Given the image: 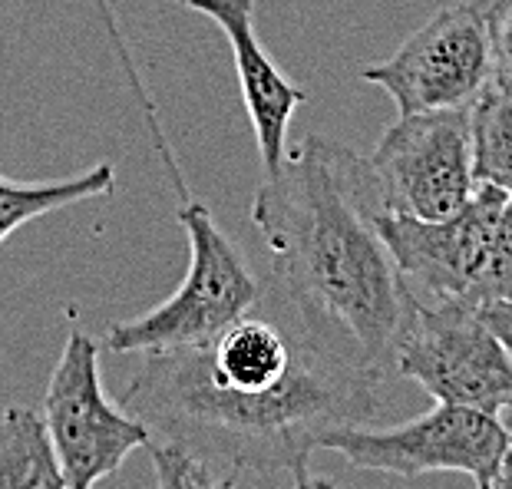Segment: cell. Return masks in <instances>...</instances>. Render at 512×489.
<instances>
[{"instance_id":"cell-3","label":"cell","mask_w":512,"mask_h":489,"mask_svg":"<svg viewBox=\"0 0 512 489\" xmlns=\"http://www.w3.org/2000/svg\"><path fill=\"white\" fill-rule=\"evenodd\" d=\"M410 295L427 304H486L512 298V195L479 182L450 219L377 215Z\"/></svg>"},{"instance_id":"cell-5","label":"cell","mask_w":512,"mask_h":489,"mask_svg":"<svg viewBox=\"0 0 512 489\" xmlns=\"http://www.w3.org/2000/svg\"><path fill=\"white\" fill-rule=\"evenodd\" d=\"M380 209L403 219L440 222L476 192L473 106L410 113L387 126L367 156Z\"/></svg>"},{"instance_id":"cell-11","label":"cell","mask_w":512,"mask_h":489,"mask_svg":"<svg viewBox=\"0 0 512 489\" xmlns=\"http://www.w3.org/2000/svg\"><path fill=\"white\" fill-rule=\"evenodd\" d=\"M0 489H70L47 420L30 407L0 414Z\"/></svg>"},{"instance_id":"cell-2","label":"cell","mask_w":512,"mask_h":489,"mask_svg":"<svg viewBox=\"0 0 512 489\" xmlns=\"http://www.w3.org/2000/svg\"><path fill=\"white\" fill-rule=\"evenodd\" d=\"M380 212L367 159L324 136L288 149L285 166L265 176L252 199V222L288 308L387 380L417 298L380 235Z\"/></svg>"},{"instance_id":"cell-10","label":"cell","mask_w":512,"mask_h":489,"mask_svg":"<svg viewBox=\"0 0 512 489\" xmlns=\"http://www.w3.org/2000/svg\"><path fill=\"white\" fill-rule=\"evenodd\" d=\"M179 4L215 20L232 43V60L238 83H242L245 110L255 129L261 169H265V176H271L285 166L288 126L298 106L308 103V93L298 83H291L268 57V50L261 47L255 34V0H179Z\"/></svg>"},{"instance_id":"cell-17","label":"cell","mask_w":512,"mask_h":489,"mask_svg":"<svg viewBox=\"0 0 512 489\" xmlns=\"http://www.w3.org/2000/svg\"><path fill=\"white\" fill-rule=\"evenodd\" d=\"M291 476H294V489H337V483L331 480V476L311 473V470H308V463L294 466Z\"/></svg>"},{"instance_id":"cell-4","label":"cell","mask_w":512,"mask_h":489,"mask_svg":"<svg viewBox=\"0 0 512 489\" xmlns=\"http://www.w3.org/2000/svg\"><path fill=\"white\" fill-rule=\"evenodd\" d=\"M179 225L189 238V268L182 285L133 321H116L103 331L113 354L195 351L261 304V281L199 199L179 205Z\"/></svg>"},{"instance_id":"cell-19","label":"cell","mask_w":512,"mask_h":489,"mask_svg":"<svg viewBox=\"0 0 512 489\" xmlns=\"http://www.w3.org/2000/svg\"><path fill=\"white\" fill-rule=\"evenodd\" d=\"M499 417H503L506 430H509V437H512V407H506V410H503V414H499Z\"/></svg>"},{"instance_id":"cell-8","label":"cell","mask_w":512,"mask_h":489,"mask_svg":"<svg viewBox=\"0 0 512 489\" xmlns=\"http://www.w3.org/2000/svg\"><path fill=\"white\" fill-rule=\"evenodd\" d=\"M361 80L380 86L400 116L466 110L496 80L486 10L470 0L437 10L394 57L364 67Z\"/></svg>"},{"instance_id":"cell-9","label":"cell","mask_w":512,"mask_h":489,"mask_svg":"<svg viewBox=\"0 0 512 489\" xmlns=\"http://www.w3.org/2000/svg\"><path fill=\"white\" fill-rule=\"evenodd\" d=\"M43 420L70 489H93L116 473L129 453L152 443L146 423L106 397L100 384V347L80 324L70 328L50 374Z\"/></svg>"},{"instance_id":"cell-16","label":"cell","mask_w":512,"mask_h":489,"mask_svg":"<svg viewBox=\"0 0 512 489\" xmlns=\"http://www.w3.org/2000/svg\"><path fill=\"white\" fill-rule=\"evenodd\" d=\"M479 311H483V318L489 321V328L499 334V341H503L506 351L512 354V298L486 304V308H479Z\"/></svg>"},{"instance_id":"cell-15","label":"cell","mask_w":512,"mask_h":489,"mask_svg":"<svg viewBox=\"0 0 512 489\" xmlns=\"http://www.w3.org/2000/svg\"><path fill=\"white\" fill-rule=\"evenodd\" d=\"M486 24H489V40H493L496 80L512 86V0H489Z\"/></svg>"},{"instance_id":"cell-1","label":"cell","mask_w":512,"mask_h":489,"mask_svg":"<svg viewBox=\"0 0 512 489\" xmlns=\"http://www.w3.org/2000/svg\"><path fill=\"white\" fill-rule=\"evenodd\" d=\"M255 311L195 351L146 354L119 394L126 414L205 463L252 473L294 470L328 430L384 414V377L294 311V331Z\"/></svg>"},{"instance_id":"cell-20","label":"cell","mask_w":512,"mask_h":489,"mask_svg":"<svg viewBox=\"0 0 512 489\" xmlns=\"http://www.w3.org/2000/svg\"><path fill=\"white\" fill-rule=\"evenodd\" d=\"M479 489H493V486H479Z\"/></svg>"},{"instance_id":"cell-7","label":"cell","mask_w":512,"mask_h":489,"mask_svg":"<svg viewBox=\"0 0 512 489\" xmlns=\"http://www.w3.org/2000/svg\"><path fill=\"white\" fill-rule=\"evenodd\" d=\"M394 377L420 384L437 404L503 414L512 407V354L470 304H413Z\"/></svg>"},{"instance_id":"cell-12","label":"cell","mask_w":512,"mask_h":489,"mask_svg":"<svg viewBox=\"0 0 512 489\" xmlns=\"http://www.w3.org/2000/svg\"><path fill=\"white\" fill-rule=\"evenodd\" d=\"M116 169L113 162H96L80 176L57 182H14L0 176V245L17 232L20 225L40 219V215L70 209L76 202H90L113 195Z\"/></svg>"},{"instance_id":"cell-6","label":"cell","mask_w":512,"mask_h":489,"mask_svg":"<svg viewBox=\"0 0 512 489\" xmlns=\"http://www.w3.org/2000/svg\"><path fill=\"white\" fill-rule=\"evenodd\" d=\"M509 447L512 437L503 417L460 404H437L390 430H367L364 423L334 427L318 440V450L341 453L357 470L394 476L466 473L476 486L496 480Z\"/></svg>"},{"instance_id":"cell-14","label":"cell","mask_w":512,"mask_h":489,"mask_svg":"<svg viewBox=\"0 0 512 489\" xmlns=\"http://www.w3.org/2000/svg\"><path fill=\"white\" fill-rule=\"evenodd\" d=\"M149 460L156 470L159 489H235L232 476L212 473V466L189 450L176 447L169 440H152L149 443Z\"/></svg>"},{"instance_id":"cell-13","label":"cell","mask_w":512,"mask_h":489,"mask_svg":"<svg viewBox=\"0 0 512 489\" xmlns=\"http://www.w3.org/2000/svg\"><path fill=\"white\" fill-rule=\"evenodd\" d=\"M476 182L512 195V86L493 80L473 103Z\"/></svg>"},{"instance_id":"cell-18","label":"cell","mask_w":512,"mask_h":489,"mask_svg":"<svg viewBox=\"0 0 512 489\" xmlns=\"http://www.w3.org/2000/svg\"><path fill=\"white\" fill-rule=\"evenodd\" d=\"M493 489H512V447H509V453H506V460H503V466H499V473H496V480L489 483Z\"/></svg>"}]
</instances>
